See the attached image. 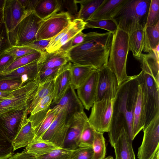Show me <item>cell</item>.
Returning a JSON list of instances; mask_svg holds the SVG:
<instances>
[{"mask_svg":"<svg viewBox=\"0 0 159 159\" xmlns=\"http://www.w3.org/2000/svg\"><path fill=\"white\" fill-rule=\"evenodd\" d=\"M139 85L136 75L130 76L120 85L114 99L112 113L108 130L112 147L124 128L132 140V129L134 108L137 100Z\"/></svg>","mask_w":159,"mask_h":159,"instance_id":"cell-1","label":"cell"},{"mask_svg":"<svg viewBox=\"0 0 159 159\" xmlns=\"http://www.w3.org/2000/svg\"><path fill=\"white\" fill-rule=\"evenodd\" d=\"M113 34L110 32L86 33L84 41L66 51L69 62L98 70L107 65Z\"/></svg>","mask_w":159,"mask_h":159,"instance_id":"cell-2","label":"cell"},{"mask_svg":"<svg viewBox=\"0 0 159 159\" xmlns=\"http://www.w3.org/2000/svg\"><path fill=\"white\" fill-rule=\"evenodd\" d=\"M151 0H126L112 20L118 28L128 34L143 29Z\"/></svg>","mask_w":159,"mask_h":159,"instance_id":"cell-3","label":"cell"},{"mask_svg":"<svg viewBox=\"0 0 159 159\" xmlns=\"http://www.w3.org/2000/svg\"><path fill=\"white\" fill-rule=\"evenodd\" d=\"M129 51V34L118 28L113 34L107 66L116 75L118 87L130 77L126 70Z\"/></svg>","mask_w":159,"mask_h":159,"instance_id":"cell-4","label":"cell"},{"mask_svg":"<svg viewBox=\"0 0 159 159\" xmlns=\"http://www.w3.org/2000/svg\"><path fill=\"white\" fill-rule=\"evenodd\" d=\"M136 77L141 88L144 107V128L159 114V85L151 75L142 70Z\"/></svg>","mask_w":159,"mask_h":159,"instance_id":"cell-5","label":"cell"},{"mask_svg":"<svg viewBox=\"0 0 159 159\" xmlns=\"http://www.w3.org/2000/svg\"><path fill=\"white\" fill-rule=\"evenodd\" d=\"M43 20L34 12H28L8 36L12 46H22L36 40V34Z\"/></svg>","mask_w":159,"mask_h":159,"instance_id":"cell-6","label":"cell"},{"mask_svg":"<svg viewBox=\"0 0 159 159\" xmlns=\"http://www.w3.org/2000/svg\"><path fill=\"white\" fill-rule=\"evenodd\" d=\"M39 84L36 78L16 89L11 98L0 102V115L18 110L27 109L28 110Z\"/></svg>","mask_w":159,"mask_h":159,"instance_id":"cell-7","label":"cell"},{"mask_svg":"<svg viewBox=\"0 0 159 159\" xmlns=\"http://www.w3.org/2000/svg\"><path fill=\"white\" fill-rule=\"evenodd\" d=\"M114 99H103L94 102L92 106L88 121L96 131L102 133L108 132Z\"/></svg>","mask_w":159,"mask_h":159,"instance_id":"cell-8","label":"cell"},{"mask_svg":"<svg viewBox=\"0 0 159 159\" xmlns=\"http://www.w3.org/2000/svg\"><path fill=\"white\" fill-rule=\"evenodd\" d=\"M142 143L139 148V159H153L159 152V114L143 129Z\"/></svg>","mask_w":159,"mask_h":159,"instance_id":"cell-9","label":"cell"},{"mask_svg":"<svg viewBox=\"0 0 159 159\" xmlns=\"http://www.w3.org/2000/svg\"><path fill=\"white\" fill-rule=\"evenodd\" d=\"M72 20L66 12H59L43 20L36 34V40L52 39L68 26Z\"/></svg>","mask_w":159,"mask_h":159,"instance_id":"cell-10","label":"cell"},{"mask_svg":"<svg viewBox=\"0 0 159 159\" xmlns=\"http://www.w3.org/2000/svg\"><path fill=\"white\" fill-rule=\"evenodd\" d=\"M98 71V78L95 102L103 99H114L118 87L116 75L107 65Z\"/></svg>","mask_w":159,"mask_h":159,"instance_id":"cell-11","label":"cell"},{"mask_svg":"<svg viewBox=\"0 0 159 159\" xmlns=\"http://www.w3.org/2000/svg\"><path fill=\"white\" fill-rule=\"evenodd\" d=\"M66 112L61 107L55 119L43 135L42 139L48 141L61 148L64 142L70 125L66 122Z\"/></svg>","mask_w":159,"mask_h":159,"instance_id":"cell-12","label":"cell"},{"mask_svg":"<svg viewBox=\"0 0 159 159\" xmlns=\"http://www.w3.org/2000/svg\"><path fill=\"white\" fill-rule=\"evenodd\" d=\"M27 109L18 110L0 115V128L11 142L27 116Z\"/></svg>","mask_w":159,"mask_h":159,"instance_id":"cell-13","label":"cell"},{"mask_svg":"<svg viewBox=\"0 0 159 159\" xmlns=\"http://www.w3.org/2000/svg\"><path fill=\"white\" fill-rule=\"evenodd\" d=\"M88 117L84 111L74 114L64 142L63 148L74 150L78 148L80 138Z\"/></svg>","mask_w":159,"mask_h":159,"instance_id":"cell-14","label":"cell"},{"mask_svg":"<svg viewBox=\"0 0 159 159\" xmlns=\"http://www.w3.org/2000/svg\"><path fill=\"white\" fill-rule=\"evenodd\" d=\"M98 78V70L93 71L77 89V96L84 108L89 110L95 102Z\"/></svg>","mask_w":159,"mask_h":159,"instance_id":"cell-15","label":"cell"},{"mask_svg":"<svg viewBox=\"0 0 159 159\" xmlns=\"http://www.w3.org/2000/svg\"><path fill=\"white\" fill-rule=\"evenodd\" d=\"M28 12L19 0H5L2 9L3 19L8 32L14 29Z\"/></svg>","mask_w":159,"mask_h":159,"instance_id":"cell-16","label":"cell"},{"mask_svg":"<svg viewBox=\"0 0 159 159\" xmlns=\"http://www.w3.org/2000/svg\"><path fill=\"white\" fill-rule=\"evenodd\" d=\"M72 63L68 62L61 67L53 79L52 103L57 104L66 93L71 85L70 71Z\"/></svg>","mask_w":159,"mask_h":159,"instance_id":"cell-17","label":"cell"},{"mask_svg":"<svg viewBox=\"0 0 159 159\" xmlns=\"http://www.w3.org/2000/svg\"><path fill=\"white\" fill-rule=\"evenodd\" d=\"M38 60L10 71L1 73L0 79L19 80L24 84L33 81L39 73Z\"/></svg>","mask_w":159,"mask_h":159,"instance_id":"cell-18","label":"cell"},{"mask_svg":"<svg viewBox=\"0 0 159 159\" xmlns=\"http://www.w3.org/2000/svg\"><path fill=\"white\" fill-rule=\"evenodd\" d=\"M56 106L63 107L65 109L66 112V122L69 125L75 114L84 111V107L77 96L75 89L71 84Z\"/></svg>","mask_w":159,"mask_h":159,"instance_id":"cell-19","label":"cell"},{"mask_svg":"<svg viewBox=\"0 0 159 159\" xmlns=\"http://www.w3.org/2000/svg\"><path fill=\"white\" fill-rule=\"evenodd\" d=\"M159 45L147 54H142L138 60L142 70L150 75L159 85Z\"/></svg>","mask_w":159,"mask_h":159,"instance_id":"cell-20","label":"cell"},{"mask_svg":"<svg viewBox=\"0 0 159 159\" xmlns=\"http://www.w3.org/2000/svg\"><path fill=\"white\" fill-rule=\"evenodd\" d=\"M126 0H104L88 20L112 19Z\"/></svg>","mask_w":159,"mask_h":159,"instance_id":"cell-21","label":"cell"},{"mask_svg":"<svg viewBox=\"0 0 159 159\" xmlns=\"http://www.w3.org/2000/svg\"><path fill=\"white\" fill-rule=\"evenodd\" d=\"M69 62L66 52L59 50L43 53L38 61L39 72L48 68L60 67Z\"/></svg>","mask_w":159,"mask_h":159,"instance_id":"cell-22","label":"cell"},{"mask_svg":"<svg viewBox=\"0 0 159 159\" xmlns=\"http://www.w3.org/2000/svg\"><path fill=\"white\" fill-rule=\"evenodd\" d=\"M132 142L127 132L122 129L113 147L115 150V159H135Z\"/></svg>","mask_w":159,"mask_h":159,"instance_id":"cell-23","label":"cell"},{"mask_svg":"<svg viewBox=\"0 0 159 159\" xmlns=\"http://www.w3.org/2000/svg\"><path fill=\"white\" fill-rule=\"evenodd\" d=\"M34 137L35 130L32 122L27 116L24 119L18 132L12 141L14 151L26 147L33 140Z\"/></svg>","mask_w":159,"mask_h":159,"instance_id":"cell-24","label":"cell"},{"mask_svg":"<svg viewBox=\"0 0 159 159\" xmlns=\"http://www.w3.org/2000/svg\"><path fill=\"white\" fill-rule=\"evenodd\" d=\"M145 116L141 88L139 85V91L134 115L132 140L144 127Z\"/></svg>","mask_w":159,"mask_h":159,"instance_id":"cell-25","label":"cell"},{"mask_svg":"<svg viewBox=\"0 0 159 159\" xmlns=\"http://www.w3.org/2000/svg\"><path fill=\"white\" fill-rule=\"evenodd\" d=\"M85 22L77 18L72 20L70 27L66 33L53 46L46 50L51 53L58 50L66 43L85 29Z\"/></svg>","mask_w":159,"mask_h":159,"instance_id":"cell-26","label":"cell"},{"mask_svg":"<svg viewBox=\"0 0 159 159\" xmlns=\"http://www.w3.org/2000/svg\"><path fill=\"white\" fill-rule=\"evenodd\" d=\"M60 6L58 0H39L34 11L42 20L59 12Z\"/></svg>","mask_w":159,"mask_h":159,"instance_id":"cell-27","label":"cell"},{"mask_svg":"<svg viewBox=\"0 0 159 159\" xmlns=\"http://www.w3.org/2000/svg\"><path fill=\"white\" fill-rule=\"evenodd\" d=\"M143 51L149 53L159 45V21L154 25L145 26Z\"/></svg>","mask_w":159,"mask_h":159,"instance_id":"cell-28","label":"cell"},{"mask_svg":"<svg viewBox=\"0 0 159 159\" xmlns=\"http://www.w3.org/2000/svg\"><path fill=\"white\" fill-rule=\"evenodd\" d=\"M92 67L72 63L70 71L71 84L75 89L80 86L94 70Z\"/></svg>","mask_w":159,"mask_h":159,"instance_id":"cell-29","label":"cell"},{"mask_svg":"<svg viewBox=\"0 0 159 159\" xmlns=\"http://www.w3.org/2000/svg\"><path fill=\"white\" fill-rule=\"evenodd\" d=\"M143 29L137 30L128 34L129 51L132 52L133 57L137 60L143 49Z\"/></svg>","mask_w":159,"mask_h":159,"instance_id":"cell-30","label":"cell"},{"mask_svg":"<svg viewBox=\"0 0 159 159\" xmlns=\"http://www.w3.org/2000/svg\"><path fill=\"white\" fill-rule=\"evenodd\" d=\"M61 148L53 143L42 139L34 140L25 147L26 150L36 157Z\"/></svg>","mask_w":159,"mask_h":159,"instance_id":"cell-31","label":"cell"},{"mask_svg":"<svg viewBox=\"0 0 159 159\" xmlns=\"http://www.w3.org/2000/svg\"><path fill=\"white\" fill-rule=\"evenodd\" d=\"M53 79L48 78L44 82L39 83L35 94L28 108V114L30 113L41 100L53 93Z\"/></svg>","mask_w":159,"mask_h":159,"instance_id":"cell-32","label":"cell"},{"mask_svg":"<svg viewBox=\"0 0 159 159\" xmlns=\"http://www.w3.org/2000/svg\"><path fill=\"white\" fill-rule=\"evenodd\" d=\"M61 108L60 107L55 106L53 108L49 109L45 116L34 129L35 137L34 140L42 139L44 134L56 118Z\"/></svg>","mask_w":159,"mask_h":159,"instance_id":"cell-33","label":"cell"},{"mask_svg":"<svg viewBox=\"0 0 159 159\" xmlns=\"http://www.w3.org/2000/svg\"><path fill=\"white\" fill-rule=\"evenodd\" d=\"M104 0H77L80 5L77 18L84 22L87 21L92 15L103 3Z\"/></svg>","mask_w":159,"mask_h":159,"instance_id":"cell-34","label":"cell"},{"mask_svg":"<svg viewBox=\"0 0 159 159\" xmlns=\"http://www.w3.org/2000/svg\"><path fill=\"white\" fill-rule=\"evenodd\" d=\"M93 159H104L106 153V147L103 133L95 130L92 144Z\"/></svg>","mask_w":159,"mask_h":159,"instance_id":"cell-35","label":"cell"},{"mask_svg":"<svg viewBox=\"0 0 159 159\" xmlns=\"http://www.w3.org/2000/svg\"><path fill=\"white\" fill-rule=\"evenodd\" d=\"M43 54L37 51L20 57L14 61L3 72L10 71L38 61L41 57Z\"/></svg>","mask_w":159,"mask_h":159,"instance_id":"cell-36","label":"cell"},{"mask_svg":"<svg viewBox=\"0 0 159 159\" xmlns=\"http://www.w3.org/2000/svg\"><path fill=\"white\" fill-rule=\"evenodd\" d=\"M85 29L100 28L107 31L113 34L118 27L112 19L99 20H88L85 22Z\"/></svg>","mask_w":159,"mask_h":159,"instance_id":"cell-37","label":"cell"},{"mask_svg":"<svg viewBox=\"0 0 159 159\" xmlns=\"http://www.w3.org/2000/svg\"><path fill=\"white\" fill-rule=\"evenodd\" d=\"M95 131V130L91 126L88 121L85 124L81 132L78 148L92 147Z\"/></svg>","mask_w":159,"mask_h":159,"instance_id":"cell-38","label":"cell"},{"mask_svg":"<svg viewBox=\"0 0 159 159\" xmlns=\"http://www.w3.org/2000/svg\"><path fill=\"white\" fill-rule=\"evenodd\" d=\"M14 152L11 142L0 128V159H7Z\"/></svg>","mask_w":159,"mask_h":159,"instance_id":"cell-39","label":"cell"},{"mask_svg":"<svg viewBox=\"0 0 159 159\" xmlns=\"http://www.w3.org/2000/svg\"><path fill=\"white\" fill-rule=\"evenodd\" d=\"M73 151L64 148H59L44 154L36 157V159H69Z\"/></svg>","mask_w":159,"mask_h":159,"instance_id":"cell-40","label":"cell"},{"mask_svg":"<svg viewBox=\"0 0 159 159\" xmlns=\"http://www.w3.org/2000/svg\"><path fill=\"white\" fill-rule=\"evenodd\" d=\"M159 21V0H151L145 26L156 25Z\"/></svg>","mask_w":159,"mask_h":159,"instance_id":"cell-41","label":"cell"},{"mask_svg":"<svg viewBox=\"0 0 159 159\" xmlns=\"http://www.w3.org/2000/svg\"><path fill=\"white\" fill-rule=\"evenodd\" d=\"M58 0L60 6L59 12H61L62 10L66 8V12L70 15L71 19L76 16L77 18L78 12L76 0Z\"/></svg>","mask_w":159,"mask_h":159,"instance_id":"cell-42","label":"cell"},{"mask_svg":"<svg viewBox=\"0 0 159 159\" xmlns=\"http://www.w3.org/2000/svg\"><path fill=\"white\" fill-rule=\"evenodd\" d=\"M11 47L9 39L8 32L3 21L0 24V54Z\"/></svg>","mask_w":159,"mask_h":159,"instance_id":"cell-43","label":"cell"},{"mask_svg":"<svg viewBox=\"0 0 159 159\" xmlns=\"http://www.w3.org/2000/svg\"><path fill=\"white\" fill-rule=\"evenodd\" d=\"M69 159H93L92 147L78 148L74 150Z\"/></svg>","mask_w":159,"mask_h":159,"instance_id":"cell-44","label":"cell"},{"mask_svg":"<svg viewBox=\"0 0 159 159\" xmlns=\"http://www.w3.org/2000/svg\"><path fill=\"white\" fill-rule=\"evenodd\" d=\"M37 51L33 49L22 46H12L6 51L7 52L13 56L15 60L23 56Z\"/></svg>","mask_w":159,"mask_h":159,"instance_id":"cell-45","label":"cell"},{"mask_svg":"<svg viewBox=\"0 0 159 159\" xmlns=\"http://www.w3.org/2000/svg\"><path fill=\"white\" fill-rule=\"evenodd\" d=\"M25 84L19 80L10 79H0V91L14 90Z\"/></svg>","mask_w":159,"mask_h":159,"instance_id":"cell-46","label":"cell"},{"mask_svg":"<svg viewBox=\"0 0 159 159\" xmlns=\"http://www.w3.org/2000/svg\"><path fill=\"white\" fill-rule=\"evenodd\" d=\"M85 35V34L80 32L66 43L58 50L66 52L80 44L84 41Z\"/></svg>","mask_w":159,"mask_h":159,"instance_id":"cell-47","label":"cell"},{"mask_svg":"<svg viewBox=\"0 0 159 159\" xmlns=\"http://www.w3.org/2000/svg\"><path fill=\"white\" fill-rule=\"evenodd\" d=\"M53 99V93L48 95L41 100L34 108L30 113L33 115L38 112L50 108Z\"/></svg>","mask_w":159,"mask_h":159,"instance_id":"cell-48","label":"cell"},{"mask_svg":"<svg viewBox=\"0 0 159 159\" xmlns=\"http://www.w3.org/2000/svg\"><path fill=\"white\" fill-rule=\"evenodd\" d=\"M52 39L36 40L25 45L22 46L33 49L37 51L43 53L46 52V48Z\"/></svg>","mask_w":159,"mask_h":159,"instance_id":"cell-49","label":"cell"},{"mask_svg":"<svg viewBox=\"0 0 159 159\" xmlns=\"http://www.w3.org/2000/svg\"><path fill=\"white\" fill-rule=\"evenodd\" d=\"M15 60L14 57L6 51L0 54V73L3 72Z\"/></svg>","mask_w":159,"mask_h":159,"instance_id":"cell-50","label":"cell"},{"mask_svg":"<svg viewBox=\"0 0 159 159\" xmlns=\"http://www.w3.org/2000/svg\"><path fill=\"white\" fill-rule=\"evenodd\" d=\"M60 67L48 68L39 72L37 77L39 83L44 82L48 78H54Z\"/></svg>","mask_w":159,"mask_h":159,"instance_id":"cell-51","label":"cell"},{"mask_svg":"<svg viewBox=\"0 0 159 159\" xmlns=\"http://www.w3.org/2000/svg\"><path fill=\"white\" fill-rule=\"evenodd\" d=\"M49 108L38 112L33 115H30L28 118L32 122V126L34 129L45 116Z\"/></svg>","mask_w":159,"mask_h":159,"instance_id":"cell-52","label":"cell"},{"mask_svg":"<svg viewBox=\"0 0 159 159\" xmlns=\"http://www.w3.org/2000/svg\"><path fill=\"white\" fill-rule=\"evenodd\" d=\"M7 159H36V156L25 149L20 152L12 155Z\"/></svg>","mask_w":159,"mask_h":159,"instance_id":"cell-53","label":"cell"},{"mask_svg":"<svg viewBox=\"0 0 159 159\" xmlns=\"http://www.w3.org/2000/svg\"><path fill=\"white\" fill-rule=\"evenodd\" d=\"M21 5L27 12L34 11L39 0H19Z\"/></svg>","mask_w":159,"mask_h":159,"instance_id":"cell-54","label":"cell"},{"mask_svg":"<svg viewBox=\"0 0 159 159\" xmlns=\"http://www.w3.org/2000/svg\"><path fill=\"white\" fill-rule=\"evenodd\" d=\"M16 89L6 91H0V100L3 101L11 98Z\"/></svg>","mask_w":159,"mask_h":159,"instance_id":"cell-55","label":"cell"},{"mask_svg":"<svg viewBox=\"0 0 159 159\" xmlns=\"http://www.w3.org/2000/svg\"><path fill=\"white\" fill-rule=\"evenodd\" d=\"M3 21L2 9H0V24Z\"/></svg>","mask_w":159,"mask_h":159,"instance_id":"cell-56","label":"cell"},{"mask_svg":"<svg viewBox=\"0 0 159 159\" xmlns=\"http://www.w3.org/2000/svg\"><path fill=\"white\" fill-rule=\"evenodd\" d=\"M5 2V0H0V9H3Z\"/></svg>","mask_w":159,"mask_h":159,"instance_id":"cell-57","label":"cell"},{"mask_svg":"<svg viewBox=\"0 0 159 159\" xmlns=\"http://www.w3.org/2000/svg\"><path fill=\"white\" fill-rule=\"evenodd\" d=\"M159 152H158L155 155L154 157H153V159H159Z\"/></svg>","mask_w":159,"mask_h":159,"instance_id":"cell-58","label":"cell"},{"mask_svg":"<svg viewBox=\"0 0 159 159\" xmlns=\"http://www.w3.org/2000/svg\"><path fill=\"white\" fill-rule=\"evenodd\" d=\"M104 159H114L113 157L111 156H109Z\"/></svg>","mask_w":159,"mask_h":159,"instance_id":"cell-59","label":"cell"},{"mask_svg":"<svg viewBox=\"0 0 159 159\" xmlns=\"http://www.w3.org/2000/svg\"><path fill=\"white\" fill-rule=\"evenodd\" d=\"M1 101H1V100H0V102H1Z\"/></svg>","mask_w":159,"mask_h":159,"instance_id":"cell-60","label":"cell"}]
</instances>
